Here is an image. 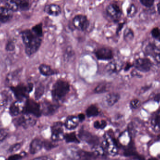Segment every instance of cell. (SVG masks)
<instances>
[{
	"instance_id": "22",
	"label": "cell",
	"mask_w": 160,
	"mask_h": 160,
	"mask_svg": "<svg viewBox=\"0 0 160 160\" xmlns=\"http://www.w3.org/2000/svg\"><path fill=\"white\" fill-rule=\"evenodd\" d=\"M82 151L78 150L76 148H70L68 149L67 153L68 156L73 160H80L82 158Z\"/></svg>"
},
{
	"instance_id": "46",
	"label": "cell",
	"mask_w": 160,
	"mask_h": 160,
	"mask_svg": "<svg viewBox=\"0 0 160 160\" xmlns=\"http://www.w3.org/2000/svg\"><path fill=\"white\" fill-rule=\"evenodd\" d=\"M155 100L157 102H159L160 101V94L156 95L155 97Z\"/></svg>"
},
{
	"instance_id": "24",
	"label": "cell",
	"mask_w": 160,
	"mask_h": 160,
	"mask_svg": "<svg viewBox=\"0 0 160 160\" xmlns=\"http://www.w3.org/2000/svg\"><path fill=\"white\" fill-rule=\"evenodd\" d=\"M98 113V109L95 105H91L87 109L86 114L88 117L97 116Z\"/></svg>"
},
{
	"instance_id": "25",
	"label": "cell",
	"mask_w": 160,
	"mask_h": 160,
	"mask_svg": "<svg viewBox=\"0 0 160 160\" xmlns=\"http://www.w3.org/2000/svg\"><path fill=\"white\" fill-rule=\"evenodd\" d=\"M134 38V33L130 28H126L124 32V39L127 42H130Z\"/></svg>"
},
{
	"instance_id": "27",
	"label": "cell",
	"mask_w": 160,
	"mask_h": 160,
	"mask_svg": "<svg viewBox=\"0 0 160 160\" xmlns=\"http://www.w3.org/2000/svg\"><path fill=\"white\" fill-rule=\"evenodd\" d=\"M10 100V96L6 92H3L0 96V105L6 106Z\"/></svg>"
},
{
	"instance_id": "30",
	"label": "cell",
	"mask_w": 160,
	"mask_h": 160,
	"mask_svg": "<svg viewBox=\"0 0 160 160\" xmlns=\"http://www.w3.org/2000/svg\"><path fill=\"white\" fill-rule=\"evenodd\" d=\"M19 10H27L30 8V3L26 1H17Z\"/></svg>"
},
{
	"instance_id": "32",
	"label": "cell",
	"mask_w": 160,
	"mask_h": 160,
	"mask_svg": "<svg viewBox=\"0 0 160 160\" xmlns=\"http://www.w3.org/2000/svg\"><path fill=\"white\" fill-rule=\"evenodd\" d=\"M44 93V87L43 85H39L37 87L35 93L36 99L38 100L42 96Z\"/></svg>"
},
{
	"instance_id": "36",
	"label": "cell",
	"mask_w": 160,
	"mask_h": 160,
	"mask_svg": "<svg viewBox=\"0 0 160 160\" xmlns=\"http://www.w3.org/2000/svg\"><path fill=\"white\" fill-rule=\"evenodd\" d=\"M104 152V149L103 147L98 145L94 146L93 147V154L96 155H103Z\"/></svg>"
},
{
	"instance_id": "16",
	"label": "cell",
	"mask_w": 160,
	"mask_h": 160,
	"mask_svg": "<svg viewBox=\"0 0 160 160\" xmlns=\"http://www.w3.org/2000/svg\"><path fill=\"white\" fill-rule=\"evenodd\" d=\"M13 12L6 7H0V22L5 23L10 20L13 17Z\"/></svg>"
},
{
	"instance_id": "33",
	"label": "cell",
	"mask_w": 160,
	"mask_h": 160,
	"mask_svg": "<svg viewBox=\"0 0 160 160\" xmlns=\"http://www.w3.org/2000/svg\"><path fill=\"white\" fill-rule=\"evenodd\" d=\"M107 123L105 120H98L94 122V126L97 129H102L106 127Z\"/></svg>"
},
{
	"instance_id": "41",
	"label": "cell",
	"mask_w": 160,
	"mask_h": 160,
	"mask_svg": "<svg viewBox=\"0 0 160 160\" xmlns=\"http://www.w3.org/2000/svg\"><path fill=\"white\" fill-rule=\"evenodd\" d=\"M152 35L154 38H158L160 36V30L158 28H154L152 31Z\"/></svg>"
},
{
	"instance_id": "14",
	"label": "cell",
	"mask_w": 160,
	"mask_h": 160,
	"mask_svg": "<svg viewBox=\"0 0 160 160\" xmlns=\"http://www.w3.org/2000/svg\"><path fill=\"white\" fill-rule=\"evenodd\" d=\"M44 11L50 16H59L62 13V9L61 7L56 4H49L45 6L44 8Z\"/></svg>"
},
{
	"instance_id": "47",
	"label": "cell",
	"mask_w": 160,
	"mask_h": 160,
	"mask_svg": "<svg viewBox=\"0 0 160 160\" xmlns=\"http://www.w3.org/2000/svg\"><path fill=\"white\" fill-rule=\"evenodd\" d=\"M158 9L159 13L160 14V3H159L158 4Z\"/></svg>"
},
{
	"instance_id": "48",
	"label": "cell",
	"mask_w": 160,
	"mask_h": 160,
	"mask_svg": "<svg viewBox=\"0 0 160 160\" xmlns=\"http://www.w3.org/2000/svg\"><path fill=\"white\" fill-rule=\"evenodd\" d=\"M148 160H158V159H157L155 158L152 157L148 159Z\"/></svg>"
},
{
	"instance_id": "26",
	"label": "cell",
	"mask_w": 160,
	"mask_h": 160,
	"mask_svg": "<svg viewBox=\"0 0 160 160\" xmlns=\"http://www.w3.org/2000/svg\"><path fill=\"white\" fill-rule=\"evenodd\" d=\"M131 135L128 132H124L120 137V142L123 145H127L130 142Z\"/></svg>"
},
{
	"instance_id": "35",
	"label": "cell",
	"mask_w": 160,
	"mask_h": 160,
	"mask_svg": "<svg viewBox=\"0 0 160 160\" xmlns=\"http://www.w3.org/2000/svg\"><path fill=\"white\" fill-rule=\"evenodd\" d=\"M22 144L21 143H18L12 145V146L9 147L8 149V152L9 153H14V152H17L18 150H19L21 147Z\"/></svg>"
},
{
	"instance_id": "19",
	"label": "cell",
	"mask_w": 160,
	"mask_h": 160,
	"mask_svg": "<svg viewBox=\"0 0 160 160\" xmlns=\"http://www.w3.org/2000/svg\"><path fill=\"white\" fill-rule=\"evenodd\" d=\"M122 68L121 64L117 61H113L110 62L106 66V70L110 73H117L120 71Z\"/></svg>"
},
{
	"instance_id": "15",
	"label": "cell",
	"mask_w": 160,
	"mask_h": 160,
	"mask_svg": "<svg viewBox=\"0 0 160 160\" xmlns=\"http://www.w3.org/2000/svg\"><path fill=\"white\" fill-rule=\"evenodd\" d=\"M120 97V95L116 93L108 94L106 95L103 99V104L106 107H112L119 101Z\"/></svg>"
},
{
	"instance_id": "5",
	"label": "cell",
	"mask_w": 160,
	"mask_h": 160,
	"mask_svg": "<svg viewBox=\"0 0 160 160\" xmlns=\"http://www.w3.org/2000/svg\"><path fill=\"white\" fill-rule=\"evenodd\" d=\"M104 150L109 155L115 156L118 152V147L115 141L108 134H105L103 138Z\"/></svg>"
},
{
	"instance_id": "31",
	"label": "cell",
	"mask_w": 160,
	"mask_h": 160,
	"mask_svg": "<svg viewBox=\"0 0 160 160\" xmlns=\"http://www.w3.org/2000/svg\"><path fill=\"white\" fill-rule=\"evenodd\" d=\"M137 12V8L135 5L131 4L127 9V15L129 18L134 17Z\"/></svg>"
},
{
	"instance_id": "37",
	"label": "cell",
	"mask_w": 160,
	"mask_h": 160,
	"mask_svg": "<svg viewBox=\"0 0 160 160\" xmlns=\"http://www.w3.org/2000/svg\"><path fill=\"white\" fill-rule=\"evenodd\" d=\"M106 86L105 85L102 84L99 85L95 89V92L96 93H99V94L104 93V92H106Z\"/></svg>"
},
{
	"instance_id": "34",
	"label": "cell",
	"mask_w": 160,
	"mask_h": 160,
	"mask_svg": "<svg viewBox=\"0 0 160 160\" xmlns=\"http://www.w3.org/2000/svg\"><path fill=\"white\" fill-rule=\"evenodd\" d=\"M9 134V132L6 129H0V144L6 139Z\"/></svg>"
},
{
	"instance_id": "40",
	"label": "cell",
	"mask_w": 160,
	"mask_h": 160,
	"mask_svg": "<svg viewBox=\"0 0 160 160\" xmlns=\"http://www.w3.org/2000/svg\"><path fill=\"white\" fill-rule=\"evenodd\" d=\"M143 5L147 7H150L154 4V1L153 0H142L140 1Z\"/></svg>"
},
{
	"instance_id": "6",
	"label": "cell",
	"mask_w": 160,
	"mask_h": 160,
	"mask_svg": "<svg viewBox=\"0 0 160 160\" xmlns=\"http://www.w3.org/2000/svg\"><path fill=\"white\" fill-rule=\"evenodd\" d=\"M23 113L31 115L37 117L40 116L41 115L40 105L33 100H27L24 105Z\"/></svg>"
},
{
	"instance_id": "21",
	"label": "cell",
	"mask_w": 160,
	"mask_h": 160,
	"mask_svg": "<svg viewBox=\"0 0 160 160\" xmlns=\"http://www.w3.org/2000/svg\"><path fill=\"white\" fill-rule=\"evenodd\" d=\"M39 70L40 73L43 76H50L57 74L50 66L45 64H42L39 67Z\"/></svg>"
},
{
	"instance_id": "8",
	"label": "cell",
	"mask_w": 160,
	"mask_h": 160,
	"mask_svg": "<svg viewBox=\"0 0 160 160\" xmlns=\"http://www.w3.org/2000/svg\"><path fill=\"white\" fill-rule=\"evenodd\" d=\"M134 66L135 68L142 72H148L151 69L152 63L147 58H139L135 60Z\"/></svg>"
},
{
	"instance_id": "3",
	"label": "cell",
	"mask_w": 160,
	"mask_h": 160,
	"mask_svg": "<svg viewBox=\"0 0 160 160\" xmlns=\"http://www.w3.org/2000/svg\"><path fill=\"white\" fill-rule=\"evenodd\" d=\"M33 85L29 84L28 85H19L16 86L11 87V91L14 93L18 101H23L24 99L27 98L28 94L32 91Z\"/></svg>"
},
{
	"instance_id": "1",
	"label": "cell",
	"mask_w": 160,
	"mask_h": 160,
	"mask_svg": "<svg viewBox=\"0 0 160 160\" xmlns=\"http://www.w3.org/2000/svg\"><path fill=\"white\" fill-rule=\"evenodd\" d=\"M21 36L26 54L31 56L36 53L41 46L43 35L37 34L31 29L22 31Z\"/></svg>"
},
{
	"instance_id": "44",
	"label": "cell",
	"mask_w": 160,
	"mask_h": 160,
	"mask_svg": "<svg viewBox=\"0 0 160 160\" xmlns=\"http://www.w3.org/2000/svg\"><path fill=\"white\" fill-rule=\"evenodd\" d=\"M155 59L157 60V62H158L160 64V53L156 54L155 56Z\"/></svg>"
},
{
	"instance_id": "20",
	"label": "cell",
	"mask_w": 160,
	"mask_h": 160,
	"mask_svg": "<svg viewBox=\"0 0 160 160\" xmlns=\"http://www.w3.org/2000/svg\"><path fill=\"white\" fill-rule=\"evenodd\" d=\"M80 122L78 116L77 117V116H72L71 117H68L67 119L65 126L68 129H74L78 127Z\"/></svg>"
},
{
	"instance_id": "7",
	"label": "cell",
	"mask_w": 160,
	"mask_h": 160,
	"mask_svg": "<svg viewBox=\"0 0 160 160\" xmlns=\"http://www.w3.org/2000/svg\"><path fill=\"white\" fill-rule=\"evenodd\" d=\"M73 24L78 30L84 31L88 28L89 22L86 16L78 15L75 16L73 18Z\"/></svg>"
},
{
	"instance_id": "45",
	"label": "cell",
	"mask_w": 160,
	"mask_h": 160,
	"mask_svg": "<svg viewBox=\"0 0 160 160\" xmlns=\"http://www.w3.org/2000/svg\"><path fill=\"white\" fill-rule=\"evenodd\" d=\"M78 117L80 121H83L85 118L84 115L82 114H81L79 115L78 116Z\"/></svg>"
},
{
	"instance_id": "38",
	"label": "cell",
	"mask_w": 160,
	"mask_h": 160,
	"mask_svg": "<svg viewBox=\"0 0 160 160\" xmlns=\"http://www.w3.org/2000/svg\"><path fill=\"white\" fill-rule=\"evenodd\" d=\"M141 106V101L137 99L132 100L130 102V106L132 109H136Z\"/></svg>"
},
{
	"instance_id": "43",
	"label": "cell",
	"mask_w": 160,
	"mask_h": 160,
	"mask_svg": "<svg viewBox=\"0 0 160 160\" xmlns=\"http://www.w3.org/2000/svg\"><path fill=\"white\" fill-rule=\"evenodd\" d=\"M32 160H52L47 157H41L35 158Z\"/></svg>"
},
{
	"instance_id": "23",
	"label": "cell",
	"mask_w": 160,
	"mask_h": 160,
	"mask_svg": "<svg viewBox=\"0 0 160 160\" xmlns=\"http://www.w3.org/2000/svg\"><path fill=\"white\" fill-rule=\"evenodd\" d=\"M151 125L153 130L157 132L160 131V111L154 115L151 120Z\"/></svg>"
},
{
	"instance_id": "39",
	"label": "cell",
	"mask_w": 160,
	"mask_h": 160,
	"mask_svg": "<svg viewBox=\"0 0 160 160\" xmlns=\"http://www.w3.org/2000/svg\"><path fill=\"white\" fill-rule=\"evenodd\" d=\"M25 155L22 154H14L8 157L7 160H20L22 159Z\"/></svg>"
},
{
	"instance_id": "12",
	"label": "cell",
	"mask_w": 160,
	"mask_h": 160,
	"mask_svg": "<svg viewBox=\"0 0 160 160\" xmlns=\"http://www.w3.org/2000/svg\"><path fill=\"white\" fill-rule=\"evenodd\" d=\"M96 57L99 60H110L112 59L113 53L110 49L107 48H101L95 52Z\"/></svg>"
},
{
	"instance_id": "13",
	"label": "cell",
	"mask_w": 160,
	"mask_h": 160,
	"mask_svg": "<svg viewBox=\"0 0 160 160\" xmlns=\"http://www.w3.org/2000/svg\"><path fill=\"white\" fill-rule=\"evenodd\" d=\"M106 12L114 19H118L121 16V11L117 5L110 4L106 8Z\"/></svg>"
},
{
	"instance_id": "28",
	"label": "cell",
	"mask_w": 160,
	"mask_h": 160,
	"mask_svg": "<svg viewBox=\"0 0 160 160\" xmlns=\"http://www.w3.org/2000/svg\"><path fill=\"white\" fill-rule=\"evenodd\" d=\"M6 5V7L9 8L13 12L17 11L19 10L18 6L17 1H7Z\"/></svg>"
},
{
	"instance_id": "10",
	"label": "cell",
	"mask_w": 160,
	"mask_h": 160,
	"mask_svg": "<svg viewBox=\"0 0 160 160\" xmlns=\"http://www.w3.org/2000/svg\"><path fill=\"white\" fill-rule=\"evenodd\" d=\"M41 114L48 116L53 114L58 109V106L49 101H45L40 104Z\"/></svg>"
},
{
	"instance_id": "29",
	"label": "cell",
	"mask_w": 160,
	"mask_h": 160,
	"mask_svg": "<svg viewBox=\"0 0 160 160\" xmlns=\"http://www.w3.org/2000/svg\"><path fill=\"white\" fill-rule=\"evenodd\" d=\"M64 139L66 140L67 142H78L77 136L75 133H68L65 134L64 136Z\"/></svg>"
},
{
	"instance_id": "2",
	"label": "cell",
	"mask_w": 160,
	"mask_h": 160,
	"mask_svg": "<svg viewBox=\"0 0 160 160\" xmlns=\"http://www.w3.org/2000/svg\"><path fill=\"white\" fill-rule=\"evenodd\" d=\"M70 90V85L67 81L58 80L53 85L52 90V99L56 102L62 101Z\"/></svg>"
},
{
	"instance_id": "9",
	"label": "cell",
	"mask_w": 160,
	"mask_h": 160,
	"mask_svg": "<svg viewBox=\"0 0 160 160\" xmlns=\"http://www.w3.org/2000/svg\"><path fill=\"white\" fill-rule=\"evenodd\" d=\"M62 124L61 122L54 123L52 127V139L53 141H59L64 139Z\"/></svg>"
},
{
	"instance_id": "17",
	"label": "cell",
	"mask_w": 160,
	"mask_h": 160,
	"mask_svg": "<svg viewBox=\"0 0 160 160\" xmlns=\"http://www.w3.org/2000/svg\"><path fill=\"white\" fill-rule=\"evenodd\" d=\"M44 146V142L39 139H35L32 141L30 146V152L32 154L38 153Z\"/></svg>"
},
{
	"instance_id": "18",
	"label": "cell",
	"mask_w": 160,
	"mask_h": 160,
	"mask_svg": "<svg viewBox=\"0 0 160 160\" xmlns=\"http://www.w3.org/2000/svg\"><path fill=\"white\" fill-rule=\"evenodd\" d=\"M79 136L80 138L85 142L90 144H93L94 146L97 145L98 143V138L91 133L87 132L82 131L80 132Z\"/></svg>"
},
{
	"instance_id": "42",
	"label": "cell",
	"mask_w": 160,
	"mask_h": 160,
	"mask_svg": "<svg viewBox=\"0 0 160 160\" xmlns=\"http://www.w3.org/2000/svg\"><path fill=\"white\" fill-rule=\"evenodd\" d=\"M14 49H15V45L12 41H9L8 42L6 47L7 50L8 51H13Z\"/></svg>"
},
{
	"instance_id": "11",
	"label": "cell",
	"mask_w": 160,
	"mask_h": 160,
	"mask_svg": "<svg viewBox=\"0 0 160 160\" xmlns=\"http://www.w3.org/2000/svg\"><path fill=\"white\" fill-rule=\"evenodd\" d=\"M24 105L22 101L17 100L14 101L9 107V113L13 116L20 115L24 111Z\"/></svg>"
},
{
	"instance_id": "4",
	"label": "cell",
	"mask_w": 160,
	"mask_h": 160,
	"mask_svg": "<svg viewBox=\"0 0 160 160\" xmlns=\"http://www.w3.org/2000/svg\"><path fill=\"white\" fill-rule=\"evenodd\" d=\"M34 116L31 115L23 113L20 116L15 118L13 122L15 126L27 128L34 126L36 123V120Z\"/></svg>"
}]
</instances>
